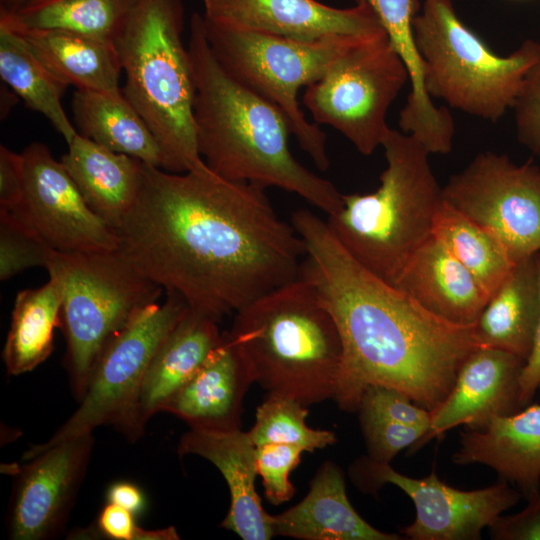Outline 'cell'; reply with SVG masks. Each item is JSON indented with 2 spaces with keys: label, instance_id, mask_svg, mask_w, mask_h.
<instances>
[{
  "label": "cell",
  "instance_id": "obj_37",
  "mask_svg": "<svg viewBox=\"0 0 540 540\" xmlns=\"http://www.w3.org/2000/svg\"><path fill=\"white\" fill-rule=\"evenodd\" d=\"M369 458L382 462L390 461L403 449L413 446L428 430V427L413 426L391 420L359 415Z\"/></svg>",
  "mask_w": 540,
  "mask_h": 540
},
{
  "label": "cell",
  "instance_id": "obj_4",
  "mask_svg": "<svg viewBox=\"0 0 540 540\" xmlns=\"http://www.w3.org/2000/svg\"><path fill=\"white\" fill-rule=\"evenodd\" d=\"M227 333L267 393L306 406L334 400L342 339L333 316L300 276L236 312Z\"/></svg>",
  "mask_w": 540,
  "mask_h": 540
},
{
  "label": "cell",
  "instance_id": "obj_33",
  "mask_svg": "<svg viewBox=\"0 0 540 540\" xmlns=\"http://www.w3.org/2000/svg\"><path fill=\"white\" fill-rule=\"evenodd\" d=\"M307 407L294 398L267 393L257 407L255 424L248 431L252 441L256 446L290 444L307 452L335 443L334 432L314 429L306 424Z\"/></svg>",
  "mask_w": 540,
  "mask_h": 540
},
{
  "label": "cell",
  "instance_id": "obj_28",
  "mask_svg": "<svg viewBox=\"0 0 540 540\" xmlns=\"http://www.w3.org/2000/svg\"><path fill=\"white\" fill-rule=\"evenodd\" d=\"M72 112L80 135L111 151L162 168V153L156 138L121 89H76Z\"/></svg>",
  "mask_w": 540,
  "mask_h": 540
},
{
  "label": "cell",
  "instance_id": "obj_16",
  "mask_svg": "<svg viewBox=\"0 0 540 540\" xmlns=\"http://www.w3.org/2000/svg\"><path fill=\"white\" fill-rule=\"evenodd\" d=\"M203 17L216 26L312 41L334 35L386 33L363 0L335 8L317 0H202Z\"/></svg>",
  "mask_w": 540,
  "mask_h": 540
},
{
  "label": "cell",
  "instance_id": "obj_3",
  "mask_svg": "<svg viewBox=\"0 0 540 540\" xmlns=\"http://www.w3.org/2000/svg\"><path fill=\"white\" fill-rule=\"evenodd\" d=\"M187 49L195 85L197 147L207 167L228 180L295 193L328 216L338 212L342 194L292 155V131L284 113L224 70L197 12L190 19Z\"/></svg>",
  "mask_w": 540,
  "mask_h": 540
},
{
  "label": "cell",
  "instance_id": "obj_24",
  "mask_svg": "<svg viewBox=\"0 0 540 540\" xmlns=\"http://www.w3.org/2000/svg\"><path fill=\"white\" fill-rule=\"evenodd\" d=\"M274 535L301 540H399L367 523L351 505L344 474L325 462L310 482L307 495L286 511L272 515Z\"/></svg>",
  "mask_w": 540,
  "mask_h": 540
},
{
  "label": "cell",
  "instance_id": "obj_2",
  "mask_svg": "<svg viewBox=\"0 0 540 540\" xmlns=\"http://www.w3.org/2000/svg\"><path fill=\"white\" fill-rule=\"evenodd\" d=\"M291 223L306 249L300 277L331 313L342 339L334 397L339 408L357 411L364 388L379 384L435 409L450 393L465 359L480 346L474 326L443 320L369 272L313 212L296 210Z\"/></svg>",
  "mask_w": 540,
  "mask_h": 540
},
{
  "label": "cell",
  "instance_id": "obj_20",
  "mask_svg": "<svg viewBox=\"0 0 540 540\" xmlns=\"http://www.w3.org/2000/svg\"><path fill=\"white\" fill-rule=\"evenodd\" d=\"M254 378L231 341L223 332L216 346L196 372L164 405L189 428L231 431L241 429L242 403Z\"/></svg>",
  "mask_w": 540,
  "mask_h": 540
},
{
  "label": "cell",
  "instance_id": "obj_6",
  "mask_svg": "<svg viewBox=\"0 0 540 540\" xmlns=\"http://www.w3.org/2000/svg\"><path fill=\"white\" fill-rule=\"evenodd\" d=\"M182 0H140L115 40L125 84L121 91L162 153V169L203 167L194 124L195 85L182 41Z\"/></svg>",
  "mask_w": 540,
  "mask_h": 540
},
{
  "label": "cell",
  "instance_id": "obj_11",
  "mask_svg": "<svg viewBox=\"0 0 540 540\" xmlns=\"http://www.w3.org/2000/svg\"><path fill=\"white\" fill-rule=\"evenodd\" d=\"M187 307L180 296L167 293L163 304L154 302L139 310L101 350L75 412L46 442L29 448L22 460L63 440L92 433L97 427H115L151 359Z\"/></svg>",
  "mask_w": 540,
  "mask_h": 540
},
{
  "label": "cell",
  "instance_id": "obj_39",
  "mask_svg": "<svg viewBox=\"0 0 540 540\" xmlns=\"http://www.w3.org/2000/svg\"><path fill=\"white\" fill-rule=\"evenodd\" d=\"M511 109L518 141L540 161V58L525 77Z\"/></svg>",
  "mask_w": 540,
  "mask_h": 540
},
{
  "label": "cell",
  "instance_id": "obj_18",
  "mask_svg": "<svg viewBox=\"0 0 540 540\" xmlns=\"http://www.w3.org/2000/svg\"><path fill=\"white\" fill-rule=\"evenodd\" d=\"M218 320L187 307L162 342L141 380L139 388L115 426L128 440H137L148 421L196 372L211 351L220 344L223 333Z\"/></svg>",
  "mask_w": 540,
  "mask_h": 540
},
{
  "label": "cell",
  "instance_id": "obj_32",
  "mask_svg": "<svg viewBox=\"0 0 540 540\" xmlns=\"http://www.w3.org/2000/svg\"><path fill=\"white\" fill-rule=\"evenodd\" d=\"M432 235L474 276L489 298L516 265L495 236L444 200L435 215Z\"/></svg>",
  "mask_w": 540,
  "mask_h": 540
},
{
  "label": "cell",
  "instance_id": "obj_44",
  "mask_svg": "<svg viewBox=\"0 0 540 540\" xmlns=\"http://www.w3.org/2000/svg\"><path fill=\"white\" fill-rule=\"evenodd\" d=\"M11 89L8 90L7 88L2 89L1 95L4 96V98L1 96V117H5L10 110V108L13 106L14 102L16 100H13V98H17L18 96L12 91ZM19 98V97H18Z\"/></svg>",
  "mask_w": 540,
  "mask_h": 540
},
{
  "label": "cell",
  "instance_id": "obj_12",
  "mask_svg": "<svg viewBox=\"0 0 540 540\" xmlns=\"http://www.w3.org/2000/svg\"><path fill=\"white\" fill-rule=\"evenodd\" d=\"M443 200L495 236L514 263L540 252V168L478 153L442 187Z\"/></svg>",
  "mask_w": 540,
  "mask_h": 540
},
{
  "label": "cell",
  "instance_id": "obj_13",
  "mask_svg": "<svg viewBox=\"0 0 540 540\" xmlns=\"http://www.w3.org/2000/svg\"><path fill=\"white\" fill-rule=\"evenodd\" d=\"M355 484L373 492L393 484L413 501L416 517L401 533L411 540H478L504 511L514 507L522 494L501 480L489 487L471 491L451 487L432 471L417 479L405 476L389 463L362 457L350 468Z\"/></svg>",
  "mask_w": 540,
  "mask_h": 540
},
{
  "label": "cell",
  "instance_id": "obj_9",
  "mask_svg": "<svg viewBox=\"0 0 540 540\" xmlns=\"http://www.w3.org/2000/svg\"><path fill=\"white\" fill-rule=\"evenodd\" d=\"M203 16V15H202ZM204 20L210 48L224 70L276 105L289 120L301 149L321 171L329 168L327 136L310 123L297 94L327 71L357 35H334L304 41L222 28Z\"/></svg>",
  "mask_w": 540,
  "mask_h": 540
},
{
  "label": "cell",
  "instance_id": "obj_7",
  "mask_svg": "<svg viewBox=\"0 0 540 540\" xmlns=\"http://www.w3.org/2000/svg\"><path fill=\"white\" fill-rule=\"evenodd\" d=\"M413 33L429 96L493 123L511 109L540 58L534 40L507 56L496 54L460 19L452 0H423Z\"/></svg>",
  "mask_w": 540,
  "mask_h": 540
},
{
  "label": "cell",
  "instance_id": "obj_23",
  "mask_svg": "<svg viewBox=\"0 0 540 540\" xmlns=\"http://www.w3.org/2000/svg\"><path fill=\"white\" fill-rule=\"evenodd\" d=\"M394 287L432 314L471 327L489 297L474 276L433 235L412 256Z\"/></svg>",
  "mask_w": 540,
  "mask_h": 540
},
{
  "label": "cell",
  "instance_id": "obj_25",
  "mask_svg": "<svg viewBox=\"0 0 540 540\" xmlns=\"http://www.w3.org/2000/svg\"><path fill=\"white\" fill-rule=\"evenodd\" d=\"M61 163L91 210L115 231L139 193L142 161L77 133Z\"/></svg>",
  "mask_w": 540,
  "mask_h": 540
},
{
  "label": "cell",
  "instance_id": "obj_29",
  "mask_svg": "<svg viewBox=\"0 0 540 540\" xmlns=\"http://www.w3.org/2000/svg\"><path fill=\"white\" fill-rule=\"evenodd\" d=\"M62 293L57 279L16 295L2 358L9 375L32 371L54 348V330L60 325Z\"/></svg>",
  "mask_w": 540,
  "mask_h": 540
},
{
  "label": "cell",
  "instance_id": "obj_8",
  "mask_svg": "<svg viewBox=\"0 0 540 540\" xmlns=\"http://www.w3.org/2000/svg\"><path fill=\"white\" fill-rule=\"evenodd\" d=\"M62 293L60 325L72 391L83 396L95 361L107 342L163 289L120 248L54 251L46 267Z\"/></svg>",
  "mask_w": 540,
  "mask_h": 540
},
{
  "label": "cell",
  "instance_id": "obj_38",
  "mask_svg": "<svg viewBox=\"0 0 540 540\" xmlns=\"http://www.w3.org/2000/svg\"><path fill=\"white\" fill-rule=\"evenodd\" d=\"M74 538L98 536L111 540H179L180 536L173 526L147 530L136 523L131 511L108 503L101 509L94 528L75 534Z\"/></svg>",
  "mask_w": 540,
  "mask_h": 540
},
{
  "label": "cell",
  "instance_id": "obj_35",
  "mask_svg": "<svg viewBox=\"0 0 540 540\" xmlns=\"http://www.w3.org/2000/svg\"><path fill=\"white\" fill-rule=\"evenodd\" d=\"M301 447L270 443L257 446L256 460L258 476L262 478L266 499L272 505L289 501L295 487L289 480L291 471L300 463Z\"/></svg>",
  "mask_w": 540,
  "mask_h": 540
},
{
  "label": "cell",
  "instance_id": "obj_36",
  "mask_svg": "<svg viewBox=\"0 0 540 540\" xmlns=\"http://www.w3.org/2000/svg\"><path fill=\"white\" fill-rule=\"evenodd\" d=\"M357 411L359 415L424 426L428 429L431 419L430 411L415 404L407 395L395 388L379 384H370L364 388Z\"/></svg>",
  "mask_w": 540,
  "mask_h": 540
},
{
  "label": "cell",
  "instance_id": "obj_19",
  "mask_svg": "<svg viewBox=\"0 0 540 540\" xmlns=\"http://www.w3.org/2000/svg\"><path fill=\"white\" fill-rule=\"evenodd\" d=\"M257 446L248 431H214L189 428L180 438V456L193 454L211 462L224 477L230 492V508L221 527L243 540H268L274 535L272 515L256 491Z\"/></svg>",
  "mask_w": 540,
  "mask_h": 540
},
{
  "label": "cell",
  "instance_id": "obj_27",
  "mask_svg": "<svg viewBox=\"0 0 540 540\" xmlns=\"http://www.w3.org/2000/svg\"><path fill=\"white\" fill-rule=\"evenodd\" d=\"M540 314L537 254L514 266L491 295L474 325L480 346L510 352L526 361Z\"/></svg>",
  "mask_w": 540,
  "mask_h": 540
},
{
  "label": "cell",
  "instance_id": "obj_14",
  "mask_svg": "<svg viewBox=\"0 0 540 540\" xmlns=\"http://www.w3.org/2000/svg\"><path fill=\"white\" fill-rule=\"evenodd\" d=\"M21 155L23 196L10 212L55 251L121 248L118 233L91 210L61 161L45 144L33 142Z\"/></svg>",
  "mask_w": 540,
  "mask_h": 540
},
{
  "label": "cell",
  "instance_id": "obj_10",
  "mask_svg": "<svg viewBox=\"0 0 540 540\" xmlns=\"http://www.w3.org/2000/svg\"><path fill=\"white\" fill-rule=\"evenodd\" d=\"M406 83L408 70L386 33L358 36L302 101L316 124L336 129L368 156L382 146L387 111Z\"/></svg>",
  "mask_w": 540,
  "mask_h": 540
},
{
  "label": "cell",
  "instance_id": "obj_45",
  "mask_svg": "<svg viewBox=\"0 0 540 540\" xmlns=\"http://www.w3.org/2000/svg\"><path fill=\"white\" fill-rule=\"evenodd\" d=\"M30 0H0V10L13 11Z\"/></svg>",
  "mask_w": 540,
  "mask_h": 540
},
{
  "label": "cell",
  "instance_id": "obj_17",
  "mask_svg": "<svg viewBox=\"0 0 540 540\" xmlns=\"http://www.w3.org/2000/svg\"><path fill=\"white\" fill-rule=\"evenodd\" d=\"M524 364V359L501 349L479 346L473 350L448 396L430 411L429 429L411 449L459 425L479 429L495 417L521 409L519 378Z\"/></svg>",
  "mask_w": 540,
  "mask_h": 540
},
{
  "label": "cell",
  "instance_id": "obj_30",
  "mask_svg": "<svg viewBox=\"0 0 540 540\" xmlns=\"http://www.w3.org/2000/svg\"><path fill=\"white\" fill-rule=\"evenodd\" d=\"M0 76L31 110L46 117L68 144L78 133L62 105L68 87L33 53L25 40L0 21Z\"/></svg>",
  "mask_w": 540,
  "mask_h": 540
},
{
  "label": "cell",
  "instance_id": "obj_26",
  "mask_svg": "<svg viewBox=\"0 0 540 540\" xmlns=\"http://www.w3.org/2000/svg\"><path fill=\"white\" fill-rule=\"evenodd\" d=\"M40 61L64 84L80 90L116 91L122 71L115 43L60 29L25 28L5 18Z\"/></svg>",
  "mask_w": 540,
  "mask_h": 540
},
{
  "label": "cell",
  "instance_id": "obj_40",
  "mask_svg": "<svg viewBox=\"0 0 540 540\" xmlns=\"http://www.w3.org/2000/svg\"><path fill=\"white\" fill-rule=\"evenodd\" d=\"M527 505L512 515H500L490 526L495 540H540V492L526 498Z\"/></svg>",
  "mask_w": 540,
  "mask_h": 540
},
{
  "label": "cell",
  "instance_id": "obj_34",
  "mask_svg": "<svg viewBox=\"0 0 540 540\" xmlns=\"http://www.w3.org/2000/svg\"><path fill=\"white\" fill-rule=\"evenodd\" d=\"M55 250L13 212L0 210V279L31 267H47Z\"/></svg>",
  "mask_w": 540,
  "mask_h": 540
},
{
  "label": "cell",
  "instance_id": "obj_5",
  "mask_svg": "<svg viewBox=\"0 0 540 540\" xmlns=\"http://www.w3.org/2000/svg\"><path fill=\"white\" fill-rule=\"evenodd\" d=\"M382 147L387 165L379 187L367 194H342V207L326 222L357 262L394 286L432 235L443 196L430 152L417 139L390 128Z\"/></svg>",
  "mask_w": 540,
  "mask_h": 540
},
{
  "label": "cell",
  "instance_id": "obj_41",
  "mask_svg": "<svg viewBox=\"0 0 540 540\" xmlns=\"http://www.w3.org/2000/svg\"><path fill=\"white\" fill-rule=\"evenodd\" d=\"M23 160L6 146H0V210L14 211L23 196Z\"/></svg>",
  "mask_w": 540,
  "mask_h": 540
},
{
  "label": "cell",
  "instance_id": "obj_42",
  "mask_svg": "<svg viewBox=\"0 0 540 540\" xmlns=\"http://www.w3.org/2000/svg\"><path fill=\"white\" fill-rule=\"evenodd\" d=\"M538 281L540 292V252L537 253ZM540 387V314L533 339L532 348L519 378V405L530 404Z\"/></svg>",
  "mask_w": 540,
  "mask_h": 540
},
{
  "label": "cell",
  "instance_id": "obj_43",
  "mask_svg": "<svg viewBox=\"0 0 540 540\" xmlns=\"http://www.w3.org/2000/svg\"><path fill=\"white\" fill-rule=\"evenodd\" d=\"M107 502L121 506L135 515L141 513L145 507V497L142 490L127 481L115 482L108 488Z\"/></svg>",
  "mask_w": 540,
  "mask_h": 540
},
{
  "label": "cell",
  "instance_id": "obj_21",
  "mask_svg": "<svg viewBox=\"0 0 540 540\" xmlns=\"http://www.w3.org/2000/svg\"><path fill=\"white\" fill-rule=\"evenodd\" d=\"M452 460L491 467L502 480L515 484L525 499L540 492V404H528L461 433Z\"/></svg>",
  "mask_w": 540,
  "mask_h": 540
},
{
  "label": "cell",
  "instance_id": "obj_15",
  "mask_svg": "<svg viewBox=\"0 0 540 540\" xmlns=\"http://www.w3.org/2000/svg\"><path fill=\"white\" fill-rule=\"evenodd\" d=\"M92 433L40 450L19 467L7 517L12 540H49L60 536L91 459Z\"/></svg>",
  "mask_w": 540,
  "mask_h": 540
},
{
  "label": "cell",
  "instance_id": "obj_1",
  "mask_svg": "<svg viewBox=\"0 0 540 540\" xmlns=\"http://www.w3.org/2000/svg\"><path fill=\"white\" fill-rule=\"evenodd\" d=\"M116 232L142 273L218 321L297 279L306 254L265 188L206 164L175 173L142 162L137 200Z\"/></svg>",
  "mask_w": 540,
  "mask_h": 540
},
{
  "label": "cell",
  "instance_id": "obj_31",
  "mask_svg": "<svg viewBox=\"0 0 540 540\" xmlns=\"http://www.w3.org/2000/svg\"><path fill=\"white\" fill-rule=\"evenodd\" d=\"M140 0H30L0 17L25 27L60 29L114 43Z\"/></svg>",
  "mask_w": 540,
  "mask_h": 540
},
{
  "label": "cell",
  "instance_id": "obj_22",
  "mask_svg": "<svg viewBox=\"0 0 540 540\" xmlns=\"http://www.w3.org/2000/svg\"><path fill=\"white\" fill-rule=\"evenodd\" d=\"M358 1V0H355ZM374 10L390 43L409 73L410 92L399 113L400 130L417 139L431 154L452 149L454 122L446 107L434 105L426 91L422 61L413 33L418 0H363Z\"/></svg>",
  "mask_w": 540,
  "mask_h": 540
}]
</instances>
